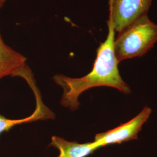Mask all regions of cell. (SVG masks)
Segmentation results:
<instances>
[{
  "instance_id": "cell-1",
  "label": "cell",
  "mask_w": 157,
  "mask_h": 157,
  "mask_svg": "<svg viewBox=\"0 0 157 157\" xmlns=\"http://www.w3.org/2000/svg\"><path fill=\"white\" fill-rule=\"evenodd\" d=\"M107 24V38L97 48L93 67L89 73L78 78L63 75H56L53 77L54 82L63 90L61 105L71 111H75L78 108L79 96L91 88L109 87L125 94L131 93L130 87L122 79L118 69L119 62L114 48L116 32L109 17Z\"/></svg>"
},
{
  "instance_id": "cell-2",
  "label": "cell",
  "mask_w": 157,
  "mask_h": 157,
  "mask_svg": "<svg viewBox=\"0 0 157 157\" xmlns=\"http://www.w3.org/2000/svg\"><path fill=\"white\" fill-rule=\"evenodd\" d=\"M157 42V24L150 19L148 14L141 16L115 37L114 48L118 62L143 56Z\"/></svg>"
},
{
  "instance_id": "cell-3",
  "label": "cell",
  "mask_w": 157,
  "mask_h": 157,
  "mask_svg": "<svg viewBox=\"0 0 157 157\" xmlns=\"http://www.w3.org/2000/svg\"><path fill=\"white\" fill-rule=\"evenodd\" d=\"M151 109L145 107L137 115L125 124H121L114 129L95 135L94 141L101 148L115 144L138 139L144 124L150 118Z\"/></svg>"
},
{
  "instance_id": "cell-4",
  "label": "cell",
  "mask_w": 157,
  "mask_h": 157,
  "mask_svg": "<svg viewBox=\"0 0 157 157\" xmlns=\"http://www.w3.org/2000/svg\"><path fill=\"white\" fill-rule=\"evenodd\" d=\"M152 0H109V15L116 33L148 14Z\"/></svg>"
},
{
  "instance_id": "cell-5",
  "label": "cell",
  "mask_w": 157,
  "mask_h": 157,
  "mask_svg": "<svg viewBox=\"0 0 157 157\" xmlns=\"http://www.w3.org/2000/svg\"><path fill=\"white\" fill-rule=\"evenodd\" d=\"M27 58L7 45L0 32V80L6 76H15L26 66Z\"/></svg>"
},
{
  "instance_id": "cell-6",
  "label": "cell",
  "mask_w": 157,
  "mask_h": 157,
  "mask_svg": "<svg viewBox=\"0 0 157 157\" xmlns=\"http://www.w3.org/2000/svg\"><path fill=\"white\" fill-rule=\"evenodd\" d=\"M32 89L36 98L35 111L28 117L19 119H8L0 113V136L2 133L9 132L17 125L33 122L39 120H46L54 118V113L45 106L42 101L38 88L36 86H33Z\"/></svg>"
},
{
  "instance_id": "cell-7",
  "label": "cell",
  "mask_w": 157,
  "mask_h": 157,
  "mask_svg": "<svg viewBox=\"0 0 157 157\" xmlns=\"http://www.w3.org/2000/svg\"><path fill=\"white\" fill-rule=\"evenodd\" d=\"M50 146L55 147L59 151L57 157H87L100 148L94 141L79 143L76 141L66 140L56 136L51 137Z\"/></svg>"
},
{
  "instance_id": "cell-8",
  "label": "cell",
  "mask_w": 157,
  "mask_h": 157,
  "mask_svg": "<svg viewBox=\"0 0 157 157\" xmlns=\"http://www.w3.org/2000/svg\"><path fill=\"white\" fill-rule=\"evenodd\" d=\"M6 0H0V10L2 9L6 4Z\"/></svg>"
}]
</instances>
